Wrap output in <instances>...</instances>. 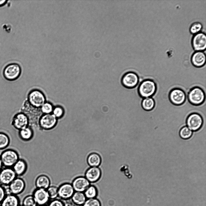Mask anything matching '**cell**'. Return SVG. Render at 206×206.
I'll return each mask as SVG.
<instances>
[{
    "label": "cell",
    "instance_id": "1",
    "mask_svg": "<svg viewBox=\"0 0 206 206\" xmlns=\"http://www.w3.org/2000/svg\"><path fill=\"white\" fill-rule=\"evenodd\" d=\"M154 72H153L150 78L141 81L139 84L138 92L139 96L143 98L151 97L156 92V84L153 79Z\"/></svg>",
    "mask_w": 206,
    "mask_h": 206
},
{
    "label": "cell",
    "instance_id": "2",
    "mask_svg": "<svg viewBox=\"0 0 206 206\" xmlns=\"http://www.w3.org/2000/svg\"><path fill=\"white\" fill-rule=\"evenodd\" d=\"M187 98L191 104L199 106L206 100V92L201 87H195L191 88L188 92Z\"/></svg>",
    "mask_w": 206,
    "mask_h": 206
},
{
    "label": "cell",
    "instance_id": "3",
    "mask_svg": "<svg viewBox=\"0 0 206 206\" xmlns=\"http://www.w3.org/2000/svg\"><path fill=\"white\" fill-rule=\"evenodd\" d=\"M145 79L144 78L139 77L134 71H128L125 73L121 79V83L125 87L133 88L136 87L141 80Z\"/></svg>",
    "mask_w": 206,
    "mask_h": 206
},
{
    "label": "cell",
    "instance_id": "4",
    "mask_svg": "<svg viewBox=\"0 0 206 206\" xmlns=\"http://www.w3.org/2000/svg\"><path fill=\"white\" fill-rule=\"evenodd\" d=\"M206 118H203L199 114L192 113L187 117L186 121V126L192 132L199 130L202 127Z\"/></svg>",
    "mask_w": 206,
    "mask_h": 206
},
{
    "label": "cell",
    "instance_id": "5",
    "mask_svg": "<svg viewBox=\"0 0 206 206\" xmlns=\"http://www.w3.org/2000/svg\"><path fill=\"white\" fill-rule=\"evenodd\" d=\"M3 166L11 168L19 159L17 153L12 149L6 150L2 153L0 156Z\"/></svg>",
    "mask_w": 206,
    "mask_h": 206
},
{
    "label": "cell",
    "instance_id": "6",
    "mask_svg": "<svg viewBox=\"0 0 206 206\" xmlns=\"http://www.w3.org/2000/svg\"><path fill=\"white\" fill-rule=\"evenodd\" d=\"M21 71V68L19 65L13 63L9 64L5 67L3 74L6 80L11 81L17 79L20 77Z\"/></svg>",
    "mask_w": 206,
    "mask_h": 206
},
{
    "label": "cell",
    "instance_id": "7",
    "mask_svg": "<svg viewBox=\"0 0 206 206\" xmlns=\"http://www.w3.org/2000/svg\"><path fill=\"white\" fill-rule=\"evenodd\" d=\"M188 93L182 89L176 88L171 90L169 93V99L171 103L176 106L181 105L185 102Z\"/></svg>",
    "mask_w": 206,
    "mask_h": 206
},
{
    "label": "cell",
    "instance_id": "8",
    "mask_svg": "<svg viewBox=\"0 0 206 206\" xmlns=\"http://www.w3.org/2000/svg\"><path fill=\"white\" fill-rule=\"evenodd\" d=\"M28 100L30 104L36 108H40L46 102L44 94L38 90H33L28 94Z\"/></svg>",
    "mask_w": 206,
    "mask_h": 206
},
{
    "label": "cell",
    "instance_id": "9",
    "mask_svg": "<svg viewBox=\"0 0 206 206\" xmlns=\"http://www.w3.org/2000/svg\"><path fill=\"white\" fill-rule=\"evenodd\" d=\"M57 122V119L52 113L44 114L39 119V125L42 129L48 130L55 127Z\"/></svg>",
    "mask_w": 206,
    "mask_h": 206
},
{
    "label": "cell",
    "instance_id": "10",
    "mask_svg": "<svg viewBox=\"0 0 206 206\" xmlns=\"http://www.w3.org/2000/svg\"><path fill=\"white\" fill-rule=\"evenodd\" d=\"M192 43L194 49L196 51H203L206 48V36L204 33L200 32L195 34Z\"/></svg>",
    "mask_w": 206,
    "mask_h": 206
},
{
    "label": "cell",
    "instance_id": "11",
    "mask_svg": "<svg viewBox=\"0 0 206 206\" xmlns=\"http://www.w3.org/2000/svg\"><path fill=\"white\" fill-rule=\"evenodd\" d=\"M16 176L12 168L5 167L0 171V183L4 185H8Z\"/></svg>",
    "mask_w": 206,
    "mask_h": 206
},
{
    "label": "cell",
    "instance_id": "12",
    "mask_svg": "<svg viewBox=\"0 0 206 206\" xmlns=\"http://www.w3.org/2000/svg\"><path fill=\"white\" fill-rule=\"evenodd\" d=\"M12 124L15 128L20 130L29 126V119L25 114L19 113L14 116Z\"/></svg>",
    "mask_w": 206,
    "mask_h": 206
},
{
    "label": "cell",
    "instance_id": "13",
    "mask_svg": "<svg viewBox=\"0 0 206 206\" xmlns=\"http://www.w3.org/2000/svg\"><path fill=\"white\" fill-rule=\"evenodd\" d=\"M71 184L75 192H82L90 186V182L85 177L78 176L74 179Z\"/></svg>",
    "mask_w": 206,
    "mask_h": 206
},
{
    "label": "cell",
    "instance_id": "14",
    "mask_svg": "<svg viewBox=\"0 0 206 206\" xmlns=\"http://www.w3.org/2000/svg\"><path fill=\"white\" fill-rule=\"evenodd\" d=\"M11 194L17 195L21 192L24 189L25 184L23 179L20 178H15L8 185Z\"/></svg>",
    "mask_w": 206,
    "mask_h": 206
},
{
    "label": "cell",
    "instance_id": "15",
    "mask_svg": "<svg viewBox=\"0 0 206 206\" xmlns=\"http://www.w3.org/2000/svg\"><path fill=\"white\" fill-rule=\"evenodd\" d=\"M74 191L71 184L65 183L58 188V196L64 199L69 198L72 197Z\"/></svg>",
    "mask_w": 206,
    "mask_h": 206
},
{
    "label": "cell",
    "instance_id": "16",
    "mask_svg": "<svg viewBox=\"0 0 206 206\" xmlns=\"http://www.w3.org/2000/svg\"><path fill=\"white\" fill-rule=\"evenodd\" d=\"M192 64L195 67L200 68L205 64L206 55L203 51H196L192 55L191 58Z\"/></svg>",
    "mask_w": 206,
    "mask_h": 206
},
{
    "label": "cell",
    "instance_id": "17",
    "mask_svg": "<svg viewBox=\"0 0 206 206\" xmlns=\"http://www.w3.org/2000/svg\"><path fill=\"white\" fill-rule=\"evenodd\" d=\"M33 196L37 204L41 205L46 203L49 198L46 190L43 189L37 188L34 192Z\"/></svg>",
    "mask_w": 206,
    "mask_h": 206
},
{
    "label": "cell",
    "instance_id": "18",
    "mask_svg": "<svg viewBox=\"0 0 206 206\" xmlns=\"http://www.w3.org/2000/svg\"><path fill=\"white\" fill-rule=\"evenodd\" d=\"M101 172L100 169L97 167H91L86 171L85 177L90 182H94L100 178Z\"/></svg>",
    "mask_w": 206,
    "mask_h": 206
},
{
    "label": "cell",
    "instance_id": "19",
    "mask_svg": "<svg viewBox=\"0 0 206 206\" xmlns=\"http://www.w3.org/2000/svg\"><path fill=\"white\" fill-rule=\"evenodd\" d=\"M27 164L23 159H19L12 167V169L17 176L24 174L27 169Z\"/></svg>",
    "mask_w": 206,
    "mask_h": 206
},
{
    "label": "cell",
    "instance_id": "20",
    "mask_svg": "<svg viewBox=\"0 0 206 206\" xmlns=\"http://www.w3.org/2000/svg\"><path fill=\"white\" fill-rule=\"evenodd\" d=\"M50 180L49 177L45 175L38 176L35 180V185L37 188L46 190L50 186Z\"/></svg>",
    "mask_w": 206,
    "mask_h": 206
},
{
    "label": "cell",
    "instance_id": "21",
    "mask_svg": "<svg viewBox=\"0 0 206 206\" xmlns=\"http://www.w3.org/2000/svg\"><path fill=\"white\" fill-rule=\"evenodd\" d=\"M1 202V206H18L19 204L17 198L11 194L5 196Z\"/></svg>",
    "mask_w": 206,
    "mask_h": 206
},
{
    "label": "cell",
    "instance_id": "22",
    "mask_svg": "<svg viewBox=\"0 0 206 206\" xmlns=\"http://www.w3.org/2000/svg\"><path fill=\"white\" fill-rule=\"evenodd\" d=\"M87 162L90 167H98L100 164L101 158L99 154L95 153H92L88 155Z\"/></svg>",
    "mask_w": 206,
    "mask_h": 206
},
{
    "label": "cell",
    "instance_id": "23",
    "mask_svg": "<svg viewBox=\"0 0 206 206\" xmlns=\"http://www.w3.org/2000/svg\"><path fill=\"white\" fill-rule=\"evenodd\" d=\"M19 135L22 140L27 141L32 138L33 135V132L32 128L28 126L19 130Z\"/></svg>",
    "mask_w": 206,
    "mask_h": 206
},
{
    "label": "cell",
    "instance_id": "24",
    "mask_svg": "<svg viewBox=\"0 0 206 206\" xmlns=\"http://www.w3.org/2000/svg\"><path fill=\"white\" fill-rule=\"evenodd\" d=\"M155 104L154 100L152 97L143 98L141 103L142 108L147 111L152 110L154 108Z\"/></svg>",
    "mask_w": 206,
    "mask_h": 206
},
{
    "label": "cell",
    "instance_id": "25",
    "mask_svg": "<svg viewBox=\"0 0 206 206\" xmlns=\"http://www.w3.org/2000/svg\"><path fill=\"white\" fill-rule=\"evenodd\" d=\"M71 198L73 202L78 205L84 204L86 201L85 195L81 192H75Z\"/></svg>",
    "mask_w": 206,
    "mask_h": 206
},
{
    "label": "cell",
    "instance_id": "26",
    "mask_svg": "<svg viewBox=\"0 0 206 206\" xmlns=\"http://www.w3.org/2000/svg\"><path fill=\"white\" fill-rule=\"evenodd\" d=\"M193 134V132L186 126L182 127L179 130V135L181 138L187 139L190 138Z\"/></svg>",
    "mask_w": 206,
    "mask_h": 206
},
{
    "label": "cell",
    "instance_id": "27",
    "mask_svg": "<svg viewBox=\"0 0 206 206\" xmlns=\"http://www.w3.org/2000/svg\"><path fill=\"white\" fill-rule=\"evenodd\" d=\"M10 143V139L7 135L5 133L0 132V149L6 147Z\"/></svg>",
    "mask_w": 206,
    "mask_h": 206
},
{
    "label": "cell",
    "instance_id": "28",
    "mask_svg": "<svg viewBox=\"0 0 206 206\" xmlns=\"http://www.w3.org/2000/svg\"><path fill=\"white\" fill-rule=\"evenodd\" d=\"M97 190L93 185L90 186L85 191L84 195L86 197L90 198H94L97 195Z\"/></svg>",
    "mask_w": 206,
    "mask_h": 206
},
{
    "label": "cell",
    "instance_id": "29",
    "mask_svg": "<svg viewBox=\"0 0 206 206\" xmlns=\"http://www.w3.org/2000/svg\"><path fill=\"white\" fill-rule=\"evenodd\" d=\"M202 28V25L201 23L196 22L191 25L190 28V31L191 33L195 34L200 32Z\"/></svg>",
    "mask_w": 206,
    "mask_h": 206
},
{
    "label": "cell",
    "instance_id": "30",
    "mask_svg": "<svg viewBox=\"0 0 206 206\" xmlns=\"http://www.w3.org/2000/svg\"><path fill=\"white\" fill-rule=\"evenodd\" d=\"M40 108L44 114L52 113L54 108L52 104L48 102H46Z\"/></svg>",
    "mask_w": 206,
    "mask_h": 206
},
{
    "label": "cell",
    "instance_id": "31",
    "mask_svg": "<svg viewBox=\"0 0 206 206\" xmlns=\"http://www.w3.org/2000/svg\"><path fill=\"white\" fill-rule=\"evenodd\" d=\"M37 203L33 196L26 197L23 201V206H36Z\"/></svg>",
    "mask_w": 206,
    "mask_h": 206
},
{
    "label": "cell",
    "instance_id": "32",
    "mask_svg": "<svg viewBox=\"0 0 206 206\" xmlns=\"http://www.w3.org/2000/svg\"><path fill=\"white\" fill-rule=\"evenodd\" d=\"M46 190L48 194L49 198L54 199L58 196V188L54 186H50Z\"/></svg>",
    "mask_w": 206,
    "mask_h": 206
},
{
    "label": "cell",
    "instance_id": "33",
    "mask_svg": "<svg viewBox=\"0 0 206 206\" xmlns=\"http://www.w3.org/2000/svg\"><path fill=\"white\" fill-rule=\"evenodd\" d=\"M52 114L57 119L60 118L64 114V111L62 107L57 106L54 108Z\"/></svg>",
    "mask_w": 206,
    "mask_h": 206
},
{
    "label": "cell",
    "instance_id": "34",
    "mask_svg": "<svg viewBox=\"0 0 206 206\" xmlns=\"http://www.w3.org/2000/svg\"><path fill=\"white\" fill-rule=\"evenodd\" d=\"M83 204L84 206H100L99 201L94 198L88 199Z\"/></svg>",
    "mask_w": 206,
    "mask_h": 206
},
{
    "label": "cell",
    "instance_id": "35",
    "mask_svg": "<svg viewBox=\"0 0 206 206\" xmlns=\"http://www.w3.org/2000/svg\"><path fill=\"white\" fill-rule=\"evenodd\" d=\"M49 206H64V205L61 201L58 200H55L51 201Z\"/></svg>",
    "mask_w": 206,
    "mask_h": 206
},
{
    "label": "cell",
    "instance_id": "36",
    "mask_svg": "<svg viewBox=\"0 0 206 206\" xmlns=\"http://www.w3.org/2000/svg\"><path fill=\"white\" fill-rule=\"evenodd\" d=\"M5 189L2 186L0 185V203L5 198Z\"/></svg>",
    "mask_w": 206,
    "mask_h": 206
},
{
    "label": "cell",
    "instance_id": "37",
    "mask_svg": "<svg viewBox=\"0 0 206 206\" xmlns=\"http://www.w3.org/2000/svg\"><path fill=\"white\" fill-rule=\"evenodd\" d=\"M7 0H0V7H2L5 5L7 3Z\"/></svg>",
    "mask_w": 206,
    "mask_h": 206
},
{
    "label": "cell",
    "instance_id": "38",
    "mask_svg": "<svg viewBox=\"0 0 206 206\" xmlns=\"http://www.w3.org/2000/svg\"><path fill=\"white\" fill-rule=\"evenodd\" d=\"M3 166L2 164V161L1 160V159L0 158V170H1Z\"/></svg>",
    "mask_w": 206,
    "mask_h": 206
},
{
    "label": "cell",
    "instance_id": "39",
    "mask_svg": "<svg viewBox=\"0 0 206 206\" xmlns=\"http://www.w3.org/2000/svg\"></svg>",
    "mask_w": 206,
    "mask_h": 206
},
{
    "label": "cell",
    "instance_id": "40",
    "mask_svg": "<svg viewBox=\"0 0 206 206\" xmlns=\"http://www.w3.org/2000/svg\"><path fill=\"white\" fill-rule=\"evenodd\" d=\"M23 206V205H22V206Z\"/></svg>",
    "mask_w": 206,
    "mask_h": 206
}]
</instances>
